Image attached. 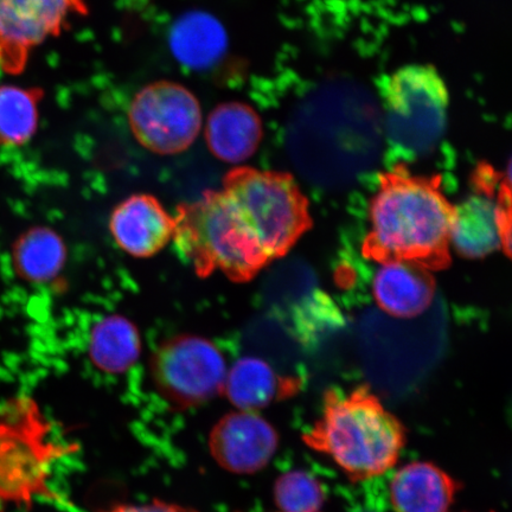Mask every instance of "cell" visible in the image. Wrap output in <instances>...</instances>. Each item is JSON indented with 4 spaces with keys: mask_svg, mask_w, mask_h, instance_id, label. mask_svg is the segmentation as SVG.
I'll return each instance as SVG.
<instances>
[{
    "mask_svg": "<svg viewBox=\"0 0 512 512\" xmlns=\"http://www.w3.org/2000/svg\"><path fill=\"white\" fill-rule=\"evenodd\" d=\"M382 100L395 132L426 138L444 127L450 93L437 69L412 64L389 76L382 87Z\"/></svg>",
    "mask_w": 512,
    "mask_h": 512,
    "instance_id": "9",
    "label": "cell"
},
{
    "mask_svg": "<svg viewBox=\"0 0 512 512\" xmlns=\"http://www.w3.org/2000/svg\"><path fill=\"white\" fill-rule=\"evenodd\" d=\"M88 12L86 0H0V70L21 75L38 47Z\"/></svg>",
    "mask_w": 512,
    "mask_h": 512,
    "instance_id": "8",
    "label": "cell"
},
{
    "mask_svg": "<svg viewBox=\"0 0 512 512\" xmlns=\"http://www.w3.org/2000/svg\"><path fill=\"white\" fill-rule=\"evenodd\" d=\"M88 354L94 366L104 373L123 374L138 362L142 354V337L130 319L110 315L93 326Z\"/></svg>",
    "mask_w": 512,
    "mask_h": 512,
    "instance_id": "18",
    "label": "cell"
},
{
    "mask_svg": "<svg viewBox=\"0 0 512 512\" xmlns=\"http://www.w3.org/2000/svg\"><path fill=\"white\" fill-rule=\"evenodd\" d=\"M174 219L172 240L200 278L221 272L234 283H248L272 262L222 190L179 204Z\"/></svg>",
    "mask_w": 512,
    "mask_h": 512,
    "instance_id": "3",
    "label": "cell"
},
{
    "mask_svg": "<svg viewBox=\"0 0 512 512\" xmlns=\"http://www.w3.org/2000/svg\"><path fill=\"white\" fill-rule=\"evenodd\" d=\"M169 43L172 55L183 67L206 70L226 55L228 35L215 16L194 10L179 17L172 25Z\"/></svg>",
    "mask_w": 512,
    "mask_h": 512,
    "instance_id": "16",
    "label": "cell"
},
{
    "mask_svg": "<svg viewBox=\"0 0 512 512\" xmlns=\"http://www.w3.org/2000/svg\"><path fill=\"white\" fill-rule=\"evenodd\" d=\"M67 246L62 236L49 227H32L18 236L12 246V264L19 278L44 284L63 270Z\"/></svg>",
    "mask_w": 512,
    "mask_h": 512,
    "instance_id": "19",
    "label": "cell"
},
{
    "mask_svg": "<svg viewBox=\"0 0 512 512\" xmlns=\"http://www.w3.org/2000/svg\"><path fill=\"white\" fill-rule=\"evenodd\" d=\"M296 389L292 379L279 376L270 364L260 358L245 357L228 370L223 392L240 411L255 412L275 399L292 395Z\"/></svg>",
    "mask_w": 512,
    "mask_h": 512,
    "instance_id": "17",
    "label": "cell"
},
{
    "mask_svg": "<svg viewBox=\"0 0 512 512\" xmlns=\"http://www.w3.org/2000/svg\"><path fill=\"white\" fill-rule=\"evenodd\" d=\"M459 484L431 463L403 466L390 483V501L396 512H448Z\"/></svg>",
    "mask_w": 512,
    "mask_h": 512,
    "instance_id": "15",
    "label": "cell"
},
{
    "mask_svg": "<svg viewBox=\"0 0 512 512\" xmlns=\"http://www.w3.org/2000/svg\"><path fill=\"white\" fill-rule=\"evenodd\" d=\"M303 440L312 450L331 457L352 482H364L398 463L406 430L368 386L349 393L329 389L322 416Z\"/></svg>",
    "mask_w": 512,
    "mask_h": 512,
    "instance_id": "2",
    "label": "cell"
},
{
    "mask_svg": "<svg viewBox=\"0 0 512 512\" xmlns=\"http://www.w3.org/2000/svg\"><path fill=\"white\" fill-rule=\"evenodd\" d=\"M502 179L490 165H478L471 179V194L454 207L451 245L464 258H484L502 248L498 223V188Z\"/></svg>",
    "mask_w": 512,
    "mask_h": 512,
    "instance_id": "10",
    "label": "cell"
},
{
    "mask_svg": "<svg viewBox=\"0 0 512 512\" xmlns=\"http://www.w3.org/2000/svg\"><path fill=\"white\" fill-rule=\"evenodd\" d=\"M228 369L219 348L209 339L177 335L159 345L151 360L158 392L179 407H194L223 392Z\"/></svg>",
    "mask_w": 512,
    "mask_h": 512,
    "instance_id": "7",
    "label": "cell"
},
{
    "mask_svg": "<svg viewBox=\"0 0 512 512\" xmlns=\"http://www.w3.org/2000/svg\"><path fill=\"white\" fill-rule=\"evenodd\" d=\"M453 217L439 176H415L395 166L380 176L370 202L362 253L381 265L411 262L431 272L445 270L451 265Z\"/></svg>",
    "mask_w": 512,
    "mask_h": 512,
    "instance_id": "1",
    "label": "cell"
},
{
    "mask_svg": "<svg viewBox=\"0 0 512 512\" xmlns=\"http://www.w3.org/2000/svg\"><path fill=\"white\" fill-rule=\"evenodd\" d=\"M221 190L271 261L283 258L312 227L309 201L284 172L238 166L224 176Z\"/></svg>",
    "mask_w": 512,
    "mask_h": 512,
    "instance_id": "5",
    "label": "cell"
},
{
    "mask_svg": "<svg viewBox=\"0 0 512 512\" xmlns=\"http://www.w3.org/2000/svg\"><path fill=\"white\" fill-rule=\"evenodd\" d=\"M106 512H198L197 510L182 507V505L165 502H152L144 505H119Z\"/></svg>",
    "mask_w": 512,
    "mask_h": 512,
    "instance_id": "22",
    "label": "cell"
},
{
    "mask_svg": "<svg viewBox=\"0 0 512 512\" xmlns=\"http://www.w3.org/2000/svg\"><path fill=\"white\" fill-rule=\"evenodd\" d=\"M278 447V434L255 412L230 413L210 433L209 448L217 464L249 475L264 469Z\"/></svg>",
    "mask_w": 512,
    "mask_h": 512,
    "instance_id": "11",
    "label": "cell"
},
{
    "mask_svg": "<svg viewBox=\"0 0 512 512\" xmlns=\"http://www.w3.org/2000/svg\"><path fill=\"white\" fill-rule=\"evenodd\" d=\"M377 305L388 315L413 318L431 306L435 280L431 271L411 262L383 264L373 280Z\"/></svg>",
    "mask_w": 512,
    "mask_h": 512,
    "instance_id": "14",
    "label": "cell"
},
{
    "mask_svg": "<svg viewBox=\"0 0 512 512\" xmlns=\"http://www.w3.org/2000/svg\"><path fill=\"white\" fill-rule=\"evenodd\" d=\"M75 451L53 437V428L38 403L17 396L0 406V505L29 507L53 499L51 469Z\"/></svg>",
    "mask_w": 512,
    "mask_h": 512,
    "instance_id": "4",
    "label": "cell"
},
{
    "mask_svg": "<svg viewBox=\"0 0 512 512\" xmlns=\"http://www.w3.org/2000/svg\"><path fill=\"white\" fill-rule=\"evenodd\" d=\"M264 137V125L252 106L223 102L210 112L204 138L211 155L224 163L239 164L251 158Z\"/></svg>",
    "mask_w": 512,
    "mask_h": 512,
    "instance_id": "13",
    "label": "cell"
},
{
    "mask_svg": "<svg viewBox=\"0 0 512 512\" xmlns=\"http://www.w3.org/2000/svg\"><path fill=\"white\" fill-rule=\"evenodd\" d=\"M127 119L134 139L159 156L187 151L203 130V111L196 94L169 80L140 89L128 107Z\"/></svg>",
    "mask_w": 512,
    "mask_h": 512,
    "instance_id": "6",
    "label": "cell"
},
{
    "mask_svg": "<svg viewBox=\"0 0 512 512\" xmlns=\"http://www.w3.org/2000/svg\"><path fill=\"white\" fill-rule=\"evenodd\" d=\"M175 230L174 216L147 194L132 195L120 202L110 217V232L117 246L133 258L155 256L168 246Z\"/></svg>",
    "mask_w": 512,
    "mask_h": 512,
    "instance_id": "12",
    "label": "cell"
},
{
    "mask_svg": "<svg viewBox=\"0 0 512 512\" xmlns=\"http://www.w3.org/2000/svg\"><path fill=\"white\" fill-rule=\"evenodd\" d=\"M274 498L283 512H319L325 501V491L310 473L292 471L277 480Z\"/></svg>",
    "mask_w": 512,
    "mask_h": 512,
    "instance_id": "21",
    "label": "cell"
},
{
    "mask_svg": "<svg viewBox=\"0 0 512 512\" xmlns=\"http://www.w3.org/2000/svg\"><path fill=\"white\" fill-rule=\"evenodd\" d=\"M40 87L0 85V147L15 149L31 142L40 126Z\"/></svg>",
    "mask_w": 512,
    "mask_h": 512,
    "instance_id": "20",
    "label": "cell"
}]
</instances>
